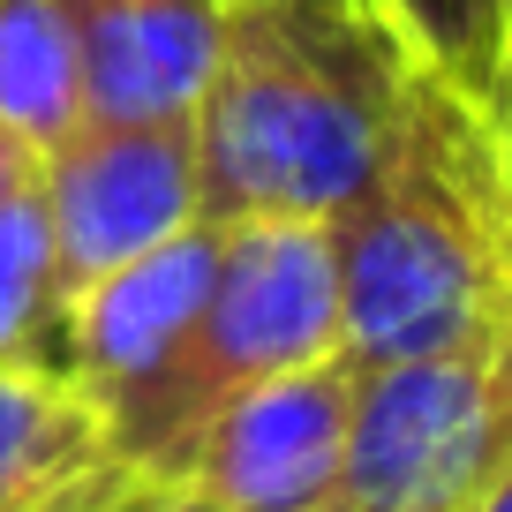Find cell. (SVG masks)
<instances>
[{
	"instance_id": "obj_7",
	"label": "cell",
	"mask_w": 512,
	"mask_h": 512,
	"mask_svg": "<svg viewBox=\"0 0 512 512\" xmlns=\"http://www.w3.org/2000/svg\"><path fill=\"white\" fill-rule=\"evenodd\" d=\"M211 256H219V226L196 219L189 234L128 256L121 272L68 294V384L98 407V422L174 362L211 287Z\"/></svg>"
},
{
	"instance_id": "obj_17",
	"label": "cell",
	"mask_w": 512,
	"mask_h": 512,
	"mask_svg": "<svg viewBox=\"0 0 512 512\" xmlns=\"http://www.w3.org/2000/svg\"><path fill=\"white\" fill-rule=\"evenodd\" d=\"M309 8H362V0H309ZM362 16H369V8H362Z\"/></svg>"
},
{
	"instance_id": "obj_16",
	"label": "cell",
	"mask_w": 512,
	"mask_h": 512,
	"mask_svg": "<svg viewBox=\"0 0 512 512\" xmlns=\"http://www.w3.org/2000/svg\"><path fill=\"white\" fill-rule=\"evenodd\" d=\"M159 512H219V505H204V497H189V490H174V497H166V505Z\"/></svg>"
},
{
	"instance_id": "obj_12",
	"label": "cell",
	"mask_w": 512,
	"mask_h": 512,
	"mask_svg": "<svg viewBox=\"0 0 512 512\" xmlns=\"http://www.w3.org/2000/svg\"><path fill=\"white\" fill-rule=\"evenodd\" d=\"M392 31V46L415 68L445 76L452 91L505 106V46H512V0H362Z\"/></svg>"
},
{
	"instance_id": "obj_14",
	"label": "cell",
	"mask_w": 512,
	"mask_h": 512,
	"mask_svg": "<svg viewBox=\"0 0 512 512\" xmlns=\"http://www.w3.org/2000/svg\"><path fill=\"white\" fill-rule=\"evenodd\" d=\"M31 174H38V151L23 144L16 128H0V196H8V189H23Z\"/></svg>"
},
{
	"instance_id": "obj_4",
	"label": "cell",
	"mask_w": 512,
	"mask_h": 512,
	"mask_svg": "<svg viewBox=\"0 0 512 512\" xmlns=\"http://www.w3.org/2000/svg\"><path fill=\"white\" fill-rule=\"evenodd\" d=\"M505 467V339L460 354L354 362L332 512H460Z\"/></svg>"
},
{
	"instance_id": "obj_6",
	"label": "cell",
	"mask_w": 512,
	"mask_h": 512,
	"mask_svg": "<svg viewBox=\"0 0 512 512\" xmlns=\"http://www.w3.org/2000/svg\"><path fill=\"white\" fill-rule=\"evenodd\" d=\"M347 392H354L347 354L241 384L196 430L189 460H181V490L219 512H324L339 497Z\"/></svg>"
},
{
	"instance_id": "obj_10",
	"label": "cell",
	"mask_w": 512,
	"mask_h": 512,
	"mask_svg": "<svg viewBox=\"0 0 512 512\" xmlns=\"http://www.w3.org/2000/svg\"><path fill=\"white\" fill-rule=\"evenodd\" d=\"M83 23L91 0H0V128L31 151L83 121Z\"/></svg>"
},
{
	"instance_id": "obj_9",
	"label": "cell",
	"mask_w": 512,
	"mask_h": 512,
	"mask_svg": "<svg viewBox=\"0 0 512 512\" xmlns=\"http://www.w3.org/2000/svg\"><path fill=\"white\" fill-rule=\"evenodd\" d=\"M113 460L106 422L68 377L0 369V512H46Z\"/></svg>"
},
{
	"instance_id": "obj_11",
	"label": "cell",
	"mask_w": 512,
	"mask_h": 512,
	"mask_svg": "<svg viewBox=\"0 0 512 512\" xmlns=\"http://www.w3.org/2000/svg\"><path fill=\"white\" fill-rule=\"evenodd\" d=\"M0 369L68 377V279L38 174L0 196Z\"/></svg>"
},
{
	"instance_id": "obj_15",
	"label": "cell",
	"mask_w": 512,
	"mask_h": 512,
	"mask_svg": "<svg viewBox=\"0 0 512 512\" xmlns=\"http://www.w3.org/2000/svg\"><path fill=\"white\" fill-rule=\"evenodd\" d=\"M460 512H512V467H505V475H497V482H482V490L467 497Z\"/></svg>"
},
{
	"instance_id": "obj_1",
	"label": "cell",
	"mask_w": 512,
	"mask_h": 512,
	"mask_svg": "<svg viewBox=\"0 0 512 512\" xmlns=\"http://www.w3.org/2000/svg\"><path fill=\"white\" fill-rule=\"evenodd\" d=\"M339 272V354L407 362L512 332L505 106L407 68L362 189L324 219Z\"/></svg>"
},
{
	"instance_id": "obj_13",
	"label": "cell",
	"mask_w": 512,
	"mask_h": 512,
	"mask_svg": "<svg viewBox=\"0 0 512 512\" xmlns=\"http://www.w3.org/2000/svg\"><path fill=\"white\" fill-rule=\"evenodd\" d=\"M166 497H174V482L144 475V467H128L121 452H113L91 482H76V490H68L61 505H46V512H159Z\"/></svg>"
},
{
	"instance_id": "obj_8",
	"label": "cell",
	"mask_w": 512,
	"mask_h": 512,
	"mask_svg": "<svg viewBox=\"0 0 512 512\" xmlns=\"http://www.w3.org/2000/svg\"><path fill=\"white\" fill-rule=\"evenodd\" d=\"M226 0H91L83 121H174L196 106L219 53Z\"/></svg>"
},
{
	"instance_id": "obj_5",
	"label": "cell",
	"mask_w": 512,
	"mask_h": 512,
	"mask_svg": "<svg viewBox=\"0 0 512 512\" xmlns=\"http://www.w3.org/2000/svg\"><path fill=\"white\" fill-rule=\"evenodd\" d=\"M38 196L53 219L68 294L121 272L128 256L159 249L204 219L196 204V136L174 121H76L38 151Z\"/></svg>"
},
{
	"instance_id": "obj_3",
	"label": "cell",
	"mask_w": 512,
	"mask_h": 512,
	"mask_svg": "<svg viewBox=\"0 0 512 512\" xmlns=\"http://www.w3.org/2000/svg\"><path fill=\"white\" fill-rule=\"evenodd\" d=\"M324 354H339V272L324 226L234 219L219 226L211 287L196 302L189 339L136 400L106 415V445L128 467L181 490V460H189L196 430L211 422V407L234 400L241 384L309 369Z\"/></svg>"
},
{
	"instance_id": "obj_18",
	"label": "cell",
	"mask_w": 512,
	"mask_h": 512,
	"mask_svg": "<svg viewBox=\"0 0 512 512\" xmlns=\"http://www.w3.org/2000/svg\"><path fill=\"white\" fill-rule=\"evenodd\" d=\"M324 512H332V505H324Z\"/></svg>"
},
{
	"instance_id": "obj_2",
	"label": "cell",
	"mask_w": 512,
	"mask_h": 512,
	"mask_svg": "<svg viewBox=\"0 0 512 512\" xmlns=\"http://www.w3.org/2000/svg\"><path fill=\"white\" fill-rule=\"evenodd\" d=\"M407 68L415 61L362 8L226 0L211 76L189 106L204 226H324L362 189Z\"/></svg>"
}]
</instances>
